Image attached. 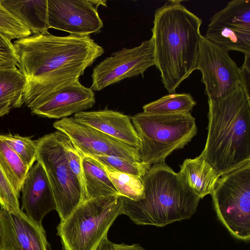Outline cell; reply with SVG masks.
Masks as SVG:
<instances>
[{
    "mask_svg": "<svg viewBox=\"0 0 250 250\" xmlns=\"http://www.w3.org/2000/svg\"><path fill=\"white\" fill-rule=\"evenodd\" d=\"M154 65V45L151 38L139 46L115 52L97 64L93 69L90 88L100 91L126 78L143 75Z\"/></svg>",
    "mask_w": 250,
    "mask_h": 250,
    "instance_id": "8fae6325",
    "label": "cell"
},
{
    "mask_svg": "<svg viewBox=\"0 0 250 250\" xmlns=\"http://www.w3.org/2000/svg\"><path fill=\"white\" fill-rule=\"evenodd\" d=\"M104 167L109 179L121 196L133 201H138L144 198L142 177L113 171L105 167Z\"/></svg>",
    "mask_w": 250,
    "mask_h": 250,
    "instance_id": "cb8c5ba5",
    "label": "cell"
},
{
    "mask_svg": "<svg viewBox=\"0 0 250 250\" xmlns=\"http://www.w3.org/2000/svg\"><path fill=\"white\" fill-rule=\"evenodd\" d=\"M73 118L138 149L141 146V139L130 118L122 113L110 109L83 111L74 114Z\"/></svg>",
    "mask_w": 250,
    "mask_h": 250,
    "instance_id": "e0dca14e",
    "label": "cell"
},
{
    "mask_svg": "<svg viewBox=\"0 0 250 250\" xmlns=\"http://www.w3.org/2000/svg\"><path fill=\"white\" fill-rule=\"evenodd\" d=\"M85 200L100 196L120 195L109 179L104 167L94 158L83 156Z\"/></svg>",
    "mask_w": 250,
    "mask_h": 250,
    "instance_id": "44dd1931",
    "label": "cell"
},
{
    "mask_svg": "<svg viewBox=\"0 0 250 250\" xmlns=\"http://www.w3.org/2000/svg\"><path fill=\"white\" fill-rule=\"evenodd\" d=\"M178 174L200 199L211 194L219 177L215 170L200 155L186 159Z\"/></svg>",
    "mask_w": 250,
    "mask_h": 250,
    "instance_id": "d6986e66",
    "label": "cell"
},
{
    "mask_svg": "<svg viewBox=\"0 0 250 250\" xmlns=\"http://www.w3.org/2000/svg\"><path fill=\"white\" fill-rule=\"evenodd\" d=\"M95 102L93 90L77 80L49 93L29 107L34 114L60 120L90 108Z\"/></svg>",
    "mask_w": 250,
    "mask_h": 250,
    "instance_id": "5bb4252c",
    "label": "cell"
},
{
    "mask_svg": "<svg viewBox=\"0 0 250 250\" xmlns=\"http://www.w3.org/2000/svg\"><path fill=\"white\" fill-rule=\"evenodd\" d=\"M106 0H47L49 28L84 36L99 32L104 26L98 8Z\"/></svg>",
    "mask_w": 250,
    "mask_h": 250,
    "instance_id": "4fadbf2b",
    "label": "cell"
},
{
    "mask_svg": "<svg viewBox=\"0 0 250 250\" xmlns=\"http://www.w3.org/2000/svg\"><path fill=\"white\" fill-rule=\"evenodd\" d=\"M17 67L26 85L24 104H32L79 80L85 69L104 52L89 36L60 37L48 32L32 34L13 43Z\"/></svg>",
    "mask_w": 250,
    "mask_h": 250,
    "instance_id": "6da1fadb",
    "label": "cell"
},
{
    "mask_svg": "<svg viewBox=\"0 0 250 250\" xmlns=\"http://www.w3.org/2000/svg\"><path fill=\"white\" fill-rule=\"evenodd\" d=\"M208 103V132L200 156L220 177L250 163V91L240 85Z\"/></svg>",
    "mask_w": 250,
    "mask_h": 250,
    "instance_id": "3957f363",
    "label": "cell"
},
{
    "mask_svg": "<svg viewBox=\"0 0 250 250\" xmlns=\"http://www.w3.org/2000/svg\"><path fill=\"white\" fill-rule=\"evenodd\" d=\"M196 69L201 72L208 100L216 101L240 85L250 91V67H238L228 51L203 36Z\"/></svg>",
    "mask_w": 250,
    "mask_h": 250,
    "instance_id": "9c48e42d",
    "label": "cell"
},
{
    "mask_svg": "<svg viewBox=\"0 0 250 250\" xmlns=\"http://www.w3.org/2000/svg\"><path fill=\"white\" fill-rule=\"evenodd\" d=\"M97 250H115L114 243L109 241L107 237L101 242Z\"/></svg>",
    "mask_w": 250,
    "mask_h": 250,
    "instance_id": "1f68e13d",
    "label": "cell"
},
{
    "mask_svg": "<svg viewBox=\"0 0 250 250\" xmlns=\"http://www.w3.org/2000/svg\"><path fill=\"white\" fill-rule=\"evenodd\" d=\"M114 247L115 250H146L137 244L132 245H126L124 243L114 244Z\"/></svg>",
    "mask_w": 250,
    "mask_h": 250,
    "instance_id": "4dcf8cb0",
    "label": "cell"
},
{
    "mask_svg": "<svg viewBox=\"0 0 250 250\" xmlns=\"http://www.w3.org/2000/svg\"><path fill=\"white\" fill-rule=\"evenodd\" d=\"M0 250H51L42 225L21 210L15 213L0 209Z\"/></svg>",
    "mask_w": 250,
    "mask_h": 250,
    "instance_id": "9a60e30c",
    "label": "cell"
},
{
    "mask_svg": "<svg viewBox=\"0 0 250 250\" xmlns=\"http://www.w3.org/2000/svg\"><path fill=\"white\" fill-rule=\"evenodd\" d=\"M91 157L110 170L140 177H143L151 166L142 161L133 162L112 156L97 155Z\"/></svg>",
    "mask_w": 250,
    "mask_h": 250,
    "instance_id": "484cf974",
    "label": "cell"
},
{
    "mask_svg": "<svg viewBox=\"0 0 250 250\" xmlns=\"http://www.w3.org/2000/svg\"><path fill=\"white\" fill-rule=\"evenodd\" d=\"M5 38H6V37L4 36H3L2 34L0 33V39H4Z\"/></svg>",
    "mask_w": 250,
    "mask_h": 250,
    "instance_id": "d6a6232c",
    "label": "cell"
},
{
    "mask_svg": "<svg viewBox=\"0 0 250 250\" xmlns=\"http://www.w3.org/2000/svg\"><path fill=\"white\" fill-rule=\"evenodd\" d=\"M130 118L141 139V160L151 166L165 162L174 150L187 145L197 131L195 119L190 113L151 114L142 112Z\"/></svg>",
    "mask_w": 250,
    "mask_h": 250,
    "instance_id": "8992f818",
    "label": "cell"
},
{
    "mask_svg": "<svg viewBox=\"0 0 250 250\" xmlns=\"http://www.w3.org/2000/svg\"><path fill=\"white\" fill-rule=\"evenodd\" d=\"M37 140V161L44 168L61 221L65 220L83 198L80 181L71 170L60 132L57 130Z\"/></svg>",
    "mask_w": 250,
    "mask_h": 250,
    "instance_id": "ba28073f",
    "label": "cell"
},
{
    "mask_svg": "<svg viewBox=\"0 0 250 250\" xmlns=\"http://www.w3.org/2000/svg\"><path fill=\"white\" fill-rule=\"evenodd\" d=\"M218 218L236 239L250 240V163L217 179L210 194Z\"/></svg>",
    "mask_w": 250,
    "mask_h": 250,
    "instance_id": "52a82bcc",
    "label": "cell"
},
{
    "mask_svg": "<svg viewBox=\"0 0 250 250\" xmlns=\"http://www.w3.org/2000/svg\"><path fill=\"white\" fill-rule=\"evenodd\" d=\"M26 85V78L17 66L0 67V117L24 104Z\"/></svg>",
    "mask_w": 250,
    "mask_h": 250,
    "instance_id": "ffe728a7",
    "label": "cell"
},
{
    "mask_svg": "<svg viewBox=\"0 0 250 250\" xmlns=\"http://www.w3.org/2000/svg\"><path fill=\"white\" fill-rule=\"evenodd\" d=\"M0 165L20 197L29 167L0 137Z\"/></svg>",
    "mask_w": 250,
    "mask_h": 250,
    "instance_id": "603a6c76",
    "label": "cell"
},
{
    "mask_svg": "<svg viewBox=\"0 0 250 250\" xmlns=\"http://www.w3.org/2000/svg\"><path fill=\"white\" fill-rule=\"evenodd\" d=\"M0 2L18 18L31 34L48 32L49 27L47 0H0Z\"/></svg>",
    "mask_w": 250,
    "mask_h": 250,
    "instance_id": "ac0fdd59",
    "label": "cell"
},
{
    "mask_svg": "<svg viewBox=\"0 0 250 250\" xmlns=\"http://www.w3.org/2000/svg\"><path fill=\"white\" fill-rule=\"evenodd\" d=\"M196 104L189 93H169L143 106V112L151 114H177L190 113Z\"/></svg>",
    "mask_w": 250,
    "mask_h": 250,
    "instance_id": "7402d4cb",
    "label": "cell"
},
{
    "mask_svg": "<svg viewBox=\"0 0 250 250\" xmlns=\"http://www.w3.org/2000/svg\"><path fill=\"white\" fill-rule=\"evenodd\" d=\"M18 66L13 43L8 39H0V67Z\"/></svg>",
    "mask_w": 250,
    "mask_h": 250,
    "instance_id": "f546056e",
    "label": "cell"
},
{
    "mask_svg": "<svg viewBox=\"0 0 250 250\" xmlns=\"http://www.w3.org/2000/svg\"><path fill=\"white\" fill-rule=\"evenodd\" d=\"M204 37L228 52L250 55V0L229 2L211 18Z\"/></svg>",
    "mask_w": 250,
    "mask_h": 250,
    "instance_id": "30bf717a",
    "label": "cell"
},
{
    "mask_svg": "<svg viewBox=\"0 0 250 250\" xmlns=\"http://www.w3.org/2000/svg\"><path fill=\"white\" fill-rule=\"evenodd\" d=\"M123 196L111 195L81 202L57 227L63 250H97L109 228L123 214Z\"/></svg>",
    "mask_w": 250,
    "mask_h": 250,
    "instance_id": "5b68a950",
    "label": "cell"
},
{
    "mask_svg": "<svg viewBox=\"0 0 250 250\" xmlns=\"http://www.w3.org/2000/svg\"><path fill=\"white\" fill-rule=\"evenodd\" d=\"M180 0H169L154 14L151 39L155 65L169 93L195 70L202 35L201 19Z\"/></svg>",
    "mask_w": 250,
    "mask_h": 250,
    "instance_id": "7a4b0ae2",
    "label": "cell"
},
{
    "mask_svg": "<svg viewBox=\"0 0 250 250\" xmlns=\"http://www.w3.org/2000/svg\"><path fill=\"white\" fill-rule=\"evenodd\" d=\"M53 127L65 134L83 156H112L141 162L139 149L92 127L66 117L56 121Z\"/></svg>",
    "mask_w": 250,
    "mask_h": 250,
    "instance_id": "7c38bea8",
    "label": "cell"
},
{
    "mask_svg": "<svg viewBox=\"0 0 250 250\" xmlns=\"http://www.w3.org/2000/svg\"><path fill=\"white\" fill-rule=\"evenodd\" d=\"M0 33L11 41L25 38L31 35L29 29L0 2Z\"/></svg>",
    "mask_w": 250,
    "mask_h": 250,
    "instance_id": "4316f807",
    "label": "cell"
},
{
    "mask_svg": "<svg viewBox=\"0 0 250 250\" xmlns=\"http://www.w3.org/2000/svg\"><path fill=\"white\" fill-rule=\"evenodd\" d=\"M18 196L8 177L0 165V208L18 213L21 211Z\"/></svg>",
    "mask_w": 250,
    "mask_h": 250,
    "instance_id": "83f0119b",
    "label": "cell"
},
{
    "mask_svg": "<svg viewBox=\"0 0 250 250\" xmlns=\"http://www.w3.org/2000/svg\"><path fill=\"white\" fill-rule=\"evenodd\" d=\"M60 132L61 142L66 152L70 167L80 181L83 201H84L85 200V186L82 167L83 155L77 149L69 138L63 132L61 131Z\"/></svg>",
    "mask_w": 250,
    "mask_h": 250,
    "instance_id": "f1b7e54d",
    "label": "cell"
},
{
    "mask_svg": "<svg viewBox=\"0 0 250 250\" xmlns=\"http://www.w3.org/2000/svg\"><path fill=\"white\" fill-rule=\"evenodd\" d=\"M21 192V209L32 220L42 225L44 217L56 210V203L45 171L37 161L28 170Z\"/></svg>",
    "mask_w": 250,
    "mask_h": 250,
    "instance_id": "2e32d148",
    "label": "cell"
},
{
    "mask_svg": "<svg viewBox=\"0 0 250 250\" xmlns=\"http://www.w3.org/2000/svg\"><path fill=\"white\" fill-rule=\"evenodd\" d=\"M142 179L143 199L123 197V214L135 224L164 227L196 212L200 198L165 162L151 166Z\"/></svg>",
    "mask_w": 250,
    "mask_h": 250,
    "instance_id": "277c9868",
    "label": "cell"
},
{
    "mask_svg": "<svg viewBox=\"0 0 250 250\" xmlns=\"http://www.w3.org/2000/svg\"><path fill=\"white\" fill-rule=\"evenodd\" d=\"M0 137L20 157L30 169L37 161V140L11 133L0 134Z\"/></svg>",
    "mask_w": 250,
    "mask_h": 250,
    "instance_id": "d4e9b609",
    "label": "cell"
},
{
    "mask_svg": "<svg viewBox=\"0 0 250 250\" xmlns=\"http://www.w3.org/2000/svg\"><path fill=\"white\" fill-rule=\"evenodd\" d=\"M1 245V232H0V248Z\"/></svg>",
    "mask_w": 250,
    "mask_h": 250,
    "instance_id": "836d02e7",
    "label": "cell"
}]
</instances>
